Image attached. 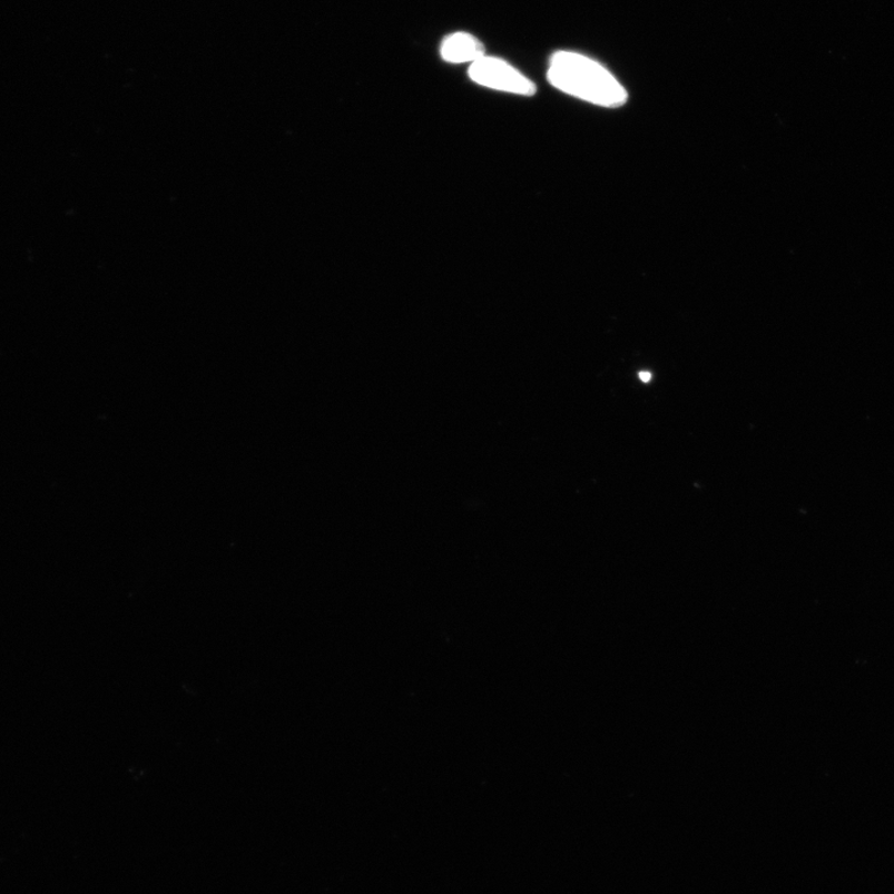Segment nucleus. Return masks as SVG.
<instances>
[{
    "label": "nucleus",
    "instance_id": "f03ea898",
    "mask_svg": "<svg viewBox=\"0 0 894 894\" xmlns=\"http://www.w3.org/2000/svg\"><path fill=\"white\" fill-rule=\"evenodd\" d=\"M469 77L483 88L520 96H533L536 85L519 70L498 58L483 57L471 63Z\"/></svg>",
    "mask_w": 894,
    "mask_h": 894
},
{
    "label": "nucleus",
    "instance_id": "20e7f679",
    "mask_svg": "<svg viewBox=\"0 0 894 894\" xmlns=\"http://www.w3.org/2000/svg\"><path fill=\"white\" fill-rule=\"evenodd\" d=\"M639 379L644 383H649L651 381V379H652V374L650 372H648V371H642V372L639 373Z\"/></svg>",
    "mask_w": 894,
    "mask_h": 894
},
{
    "label": "nucleus",
    "instance_id": "f257e3e1",
    "mask_svg": "<svg viewBox=\"0 0 894 894\" xmlns=\"http://www.w3.org/2000/svg\"><path fill=\"white\" fill-rule=\"evenodd\" d=\"M548 80L556 89L601 107L622 106L623 86L598 61L572 51H558L549 62Z\"/></svg>",
    "mask_w": 894,
    "mask_h": 894
},
{
    "label": "nucleus",
    "instance_id": "7ed1b4c3",
    "mask_svg": "<svg viewBox=\"0 0 894 894\" xmlns=\"http://www.w3.org/2000/svg\"><path fill=\"white\" fill-rule=\"evenodd\" d=\"M441 57L452 63L475 62L484 57V48L479 39L468 32H455L441 46Z\"/></svg>",
    "mask_w": 894,
    "mask_h": 894
}]
</instances>
